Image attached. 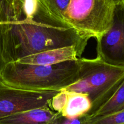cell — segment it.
<instances>
[{
  "mask_svg": "<svg viewBox=\"0 0 124 124\" xmlns=\"http://www.w3.org/2000/svg\"><path fill=\"white\" fill-rule=\"evenodd\" d=\"M90 39L71 27L21 18L12 24L5 47L6 64L43 51L75 46L82 53Z\"/></svg>",
  "mask_w": 124,
  "mask_h": 124,
  "instance_id": "obj_1",
  "label": "cell"
},
{
  "mask_svg": "<svg viewBox=\"0 0 124 124\" xmlns=\"http://www.w3.org/2000/svg\"><path fill=\"white\" fill-rule=\"evenodd\" d=\"M79 71V58L52 65L13 62L5 64L0 72V80L22 89L59 91L76 82Z\"/></svg>",
  "mask_w": 124,
  "mask_h": 124,
  "instance_id": "obj_2",
  "label": "cell"
},
{
  "mask_svg": "<svg viewBox=\"0 0 124 124\" xmlns=\"http://www.w3.org/2000/svg\"><path fill=\"white\" fill-rule=\"evenodd\" d=\"M114 8L107 0H69L64 19L69 27L88 38L96 39L110 28Z\"/></svg>",
  "mask_w": 124,
  "mask_h": 124,
  "instance_id": "obj_3",
  "label": "cell"
},
{
  "mask_svg": "<svg viewBox=\"0 0 124 124\" xmlns=\"http://www.w3.org/2000/svg\"><path fill=\"white\" fill-rule=\"evenodd\" d=\"M79 77L85 79L90 85L92 109L90 117L105 104L115 94L124 80V67L113 65L98 57L79 58Z\"/></svg>",
  "mask_w": 124,
  "mask_h": 124,
  "instance_id": "obj_4",
  "label": "cell"
},
{
  "mask_svg": "<svg viewBox=\"0 0 124 124\" xmlns=\"http://www.w3.org/2000/svg\"><path fill=\"white\" fill-rule=\"evenodd\" d=\"M59 91L22 89L8 86L0 80V119L48 106L50 100Z\"/></svg>",
  "mask_w": 124,
  "mask_h": 124,
  "instance_id": "obj_5",
  "label": "cell"
},
{
  "mask_svg": "<svg viewBox=\"0 0 124 124\" xmlns=\"http://www.w3.org/2000/svg\"><path fill=\"white\" fill-rule=\"evenodd\" d=\"M96 40L97 57L109 64L124 67V4L115 6L110 28Z\"/></svg>",
  "mask_w": 124,
  "mask_h": 124,
  "instance_id": "obj_6",
  "label": "cell"
},
{
  "mask_svg": "<svg viewBox=\"0 0 124 124\" xmlns=\"http://www.w3.org/2000/svg\"><path fill=\"white\" fill-rule=\"evenodd\" d=\"M23 0H0V72L6 64L5 47L12 24L23 17Z\"/></svg>",
  "mask_w": 124,
  "mask_h": 124,
  "instance_id": "obj_7",
  "label": "cell"
},
{
  "mask_svg": "<svg viewBox=\"0 0 124 124\" xmlns=\"http://www.w3.org/2000/svg\"><path fill=\"white\" fill-rule=\"evenodd\" d=\"M82 53L75 46H67L43 51L20 58L17 62L36 65H52L68 61L76 60Z\"/></svg>",
  "mask_w": 124,
  "mask_h": 124,
  "instance_id": "obj_8",
  "label": "cell"
},
{
  "mask_svg": "<svg viewBox=\"0 0 124 124\" xmlns=\"http://www.w3.org/2000/svg\"><path fill=\"white\" fill-rule=\"evenodd\" d=\"M39 10L35 19L58 26L69 27L64 14L69 0H38Z\"/></svg>",
  "mask_w": 124,
  "mask_h": 124,
  "instance_id": "obj_9",
  "label": "cell"
},
{
  "mask_svg": "<svg viewBox=\"0 0 124 124\" xmlns=\"http://www.w3.org/2000/svg\"><path fill=\"white\" fill-rule=\"evenodd\" d=\"M57 113L48 106L12 114L0 119V124H48Z\"/></svg>",
  "mask_w": 124,
  "mask_h": 124,
  "instance_id": "obj_10",
  "label": "cell"
},
{
  "mask_svg": "<svg viewBox=\"0 0 124 124\" xmlns=\"http://www.w3.org/2000/svg\"><path fill=\"white\" fill-rule=\"evenodd\" d=\"M68 93L66 105L60 114L67 118H76L88 115L92 107L89 97L84 94Z\"/></svg>",
  "mask_w": 124,
  "mask_h": 124,
  "instance_id": "obj_11",
  "label": "cell"
},
{
  "mask_svg": "<svg viewBox=\"0 0 124 124\" xmlns=\"http://www.w3.org/2000/svg\"><path fill=\"white\" fill-rule=\"evenodd\" d=\"M123 109H124V80L112 97L94 114L88 117L107 115Z\"/></svg>",
  "mask_w": 124,
  "mask_h": 124,
  "instance_id": "obj_12",
  "label": "cell"
},
{
  "mask_svg": "<svg viewBox=\"0 0 124 124\" xmlns=\"http://www.w3.org/2000/svg\"><path fill=\"white\" fill-rule=\"evenodd\" d=\"M85 124H124V109L101 116L87 117Z\"/></svg>",
  "mask_w": 124,
  "mask_h": 124,
  "instance_id": "obj_13",
  "label": "cell"
},
{
  "mask_svg": "<svg viewBox=\"0 0 124 124\" xmlns=\"http://www.w3.org/2000/svg\"><path fill=\"white\" fill-rule=\"evenodd\" d=\"M69 93L64 90L59 91L49 100L48 106L53 111L61 113L66 105Z\"/></svg>",
  "mask_w": 124,
  "mask_h": 124,
  "instance_id": "obj_14",
  "label": "cell"
},
{
  "mask_svg": "<svg viewBox=\"0 0 124 124\" xmlns=\"http://www.w3.org/2000/svg\"><path fill=\"white\" fill-rule=\"evenodd\" d=\"M23 18L28 20L34 19L38 12V0H23Z\"/></svg>",
  "mask_w": 124,
  "mask_h": 124,
  "instance_id": "obj_15",
  "label": "cell"
},
{
  "mask_svg": "<svg viewBox=\"0 0 124 124\" xmlns=\"http://www.w3.org/2000/svg\"><path fill=\"white\" fill-rule=\"evenodd\" d=\"M87 115L76 118H67L62 116L60 113H57L52 124H85Z\"/></svg>",
  "mask_w": 124,
  "mask_h": 124,
  "instance_id": "obj_16",
  "label": "cell"
},
{
  "mask_svg": "<svg viewBox=\"0 0 124 124\" xmlns=\"http://www.w3.org/2000/svg\"><path fill=\"white\" fill-rule=\"evenodd\" d=\"M107 1L115 6L118 4H124V0H107Z\"/></svg>",
  "mask_w": 124,
  "mask_h": 124,
  "instance_id": "obj_17",
  "label": "cell"
},
{
  "mask_svg": "<svg viewBox=\"0 0 124 124\" xmlns=\"http://www.w3.org/2000/svg\"><path fill=\"white\" fill-rule=\"evenodd\" d=\"M52 124V122L51 123H50V124Z\"/></svg>",
  "mask_w": 124,
  "mask_h": 124,
  "instance_id": "obj_18",
  "label": "cell"
}]
</instances>
